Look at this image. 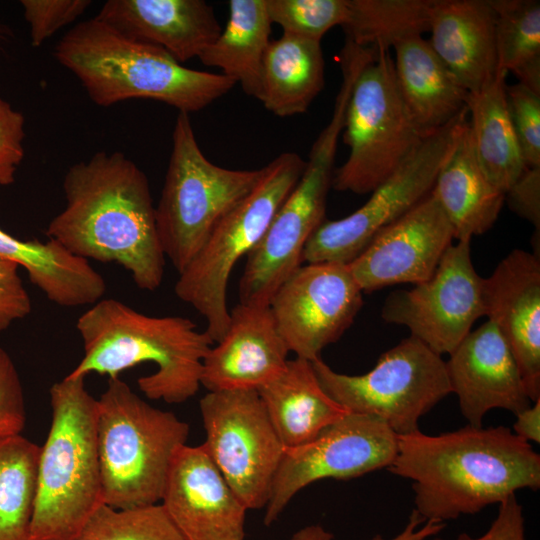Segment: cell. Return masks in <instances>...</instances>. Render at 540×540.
<instances>
[{"mask_svg": "<svg viewBox=\"0 0 540 540\" xmlns=\"http://www.w3.org/2000/svg\"><path fill=\"white\" fill-rule=\"evenodd\" d=\"M25 422L20 376L10 355L0 347V438L19 435Z\"/></svg>", "mask_w": 540, "mask_h": 540, "instance_id": "obj_38", "label": "cell"}, {"mask_svg": "<svg viewBox=\"0 0 540 540\" xmlns=\"http://www.w3.org/2000/svg\"><path fill=\"white\" fill-rule=\"evenodd\" d=\"M305 164L297 153L285 152L264 166L257 185L220 220L200 251L179 273L175 294L203 316L213 343L223 338L229 326L227 287L236 263L261 240L299 181Z\"/></svg>", "mask_w": 540, "mask_h": 540, "instance_id": "obj_8", "label": "cell"}, {"mask_svg": "<svg viewBox=\"0 0 540 540\" xmlns=\"http://www.w3.org/2000/svg\"><path fill=\"white\" fill-rule=\"evenodd\" d=\"M324 87L321 41L288 33L270 41L264 55L259 101L278 117L307 111Z\"/></svg>", "mask_w": 540, "mask_h": 540, "instance_id": "obj_29", "label": "cell"}, {"mask_svg": "<svg viewBox=\"0 0 540 540\" xmlns=\"http://www.w3.org/2000/svg\"><path fill=\"white\" fill-rule=\"evenodd\" d=\"M258 393L285 449L312 441L349 413L321 387L312 363L288 360L284 371Z\"/></svg>", "mask_w": 540, "mask_h": 540, "instance_id": "obj_26", "label": "cell"}, {"mask_svg": "<svg viewBox=\"0 0 540 540\" xmlns=\"http://www.w3.org/2000/svg\"><path fill=\"white\" fill-rule=\"evenodd\" d=\"M456 540H525L523 508L515 494L499 503L497 516L483 535L475 538L464 532Z\"/></svg>", "mask_w": 540, "mask_h": 540, "instance_id": "obj_42", "label": "cell"}, {"mask_svg": "<svg viewBox=\"0 0 540 540\" xmlns=\"http://www.w3.org/2000/svg\"><path fill=\"white\" fill-rule=\"evenodd\" d=\"M509 207L540 228V168H526L518 180L505 193Z\"/></svg>", "mask_w": 540, "mask_h": 540, "instance_id": "obj_41", "label": "cell"}, {"mask_svg": "<svg viewBox=\"0 0 540 540\" xmlns=\"http://www.w3.org/2000/svg\"><path fill=\"white\" fill-rule=\"evenodd\" d=\"M513 433L527 442H540V399L516 414Z\"/></svg>", "mask_w": 540, "mask_h": 540, "instance_id": "obj_44", "label": "cell"}, {"mask_svg": "<svg viewBox=\"0 0 540 540\" xmlns=\"http://www.w3.org/2000/svg\"><path fill=\"white\" fill-rule=\"evenodd\" d=\"M52 420L40 447L31 540H74L101 505L97 399L85 377L66 376L49 391Z\"/></svg>", "mask_w": 540, "mask_h": 540, "instance_id": "obj_5", "label": "cell"}, {"mask_svg": "<svg viewBox=\"0 0 540 540\" xmlns=\"http://www.w3.org/2000/svg\"><path fill=\"white\" fill-rule=\"evenodd\" d=\"M24 116L0 97V186L15 181L24 158Z\"/></svg>", "mask_w": 540, "mask_h": 540, "instance_id": "obj_39", "label": "cell"}, {"mask_svg": "<svg viewBox=\"0 0 540 540\" xmlns=\"http://www.w3.org/2000/svg\"><path fill=\"white\" fill-rule=\"evenodd\" d=\"M453 239V227L430 192L381 229L348 267L363 293L416 285L434 274Z\"/></svg>", "mask_w": 540, "mask_h": 540, "instance_id": "obj_17", "label": "cell"}, {"mask_svg": "<svg viewBox=\"0 0 540 540\" xmlns=\"http://www.w3.org/2000/svg\"><path fill=\"white\" fill-rule=\"evenodd\" d=\"M467 117L466 106L444 127L425 136L358 210L339 220L324 221L308 240L303 262L349 264L381 229L427 196Z\"/></svg>", "mask_w": 540, "mask_h": 540, "instance_id": "obj_12", "label": "cell"}, {"mask_svg": "<svg viewBox=\"0 0 540 540\" xmlns=\"http://www.w3.org/2000/svg\"><path fill=\"white\" fill-rule=\"evenodd\" d=\"M449 356L445 362L451 392L469 425L482 427L492 409L516 415L531 406L517 362L492 321L470 331Z\"/></svg>", "mask_w": 540, "mask_h": 540, "instance_id": "obj_19", "label": "cell"}, {"mask_svg": "<svg viewBox=\"0 0 540 540\" xmlns=\"http://www.w3.org/2000/svg\"><path fill=\"white\" fill-rule=\"evenodd\" d=\"M0 261L24 268L31 283L59 306L93 305L106 291L104 278L88 260L53 239L23 241L0 228Z\"/></svg>", "mask_w": 540, "mask_h": 540, "instance_id": "obj_27", "label": "cell"}, {"mask_svg": "<svg viewBox=\"0 0 540 540\" xmlns=\"http://www.w3.org/2000/svg\"><path fill=\"white\" fill-rule=\"evenodd\" d=\"M74 540H185L161 503L126 509L101 504Z\"/></svg>", "mask_w": 540, "mask_h": 540, "instance_id": "obj_34", "label": "cell"}, {"mask_svg": "<svg viewBox=\"0 0 540 540\" xmlns=\"http://www.w3.org/2000/svg\"><path fill=\"white\" fill-rule=\"evenodd\" d=\"M346 108L335 104L330 121L311 147L303 173L279 207L263 237L246 256L240 303L269 305L274 293L303 263L305 246L325 221L334 160Z\"/></svg>", "mask_w": 540, "mask_h": 540, "instance_id": "obj_10", "label": "cell"}, {"mask_svg": "<svg viewBox=\"0 0 540 540\" xmlns=\"http://www.w3.org/2000/svg\"><path fill=\"white\" fill-rule=\"evenodd\" d=\"M429 32L431 48L468 93L497 73L490 0H433Z\"/></svg>", "mask_w": 540, "mask_h": 540, "instance_id": "obj_23", "label": "cell"}, {"mask_svg": "<svg viewBox=\"0 0 540 540\" xmlns=\"http://www.w3.org/2000/svg\"><path fill=\"white\" fill-rule=\"evenodd\" d=\"M160 502L185 540H244L248 509L203 445L177 451Z\"/></svg>", "mask_w": 540, "mask_h": 540, "instance_id": "obj_18", "label": "cell"}, {"mask_svg": "<svg viewBox=\"0 0 540 540\" xmlns=\"http://www.w3.org/2000/svg\"><path fill=\"white\" fill-rule=\"evenodd\" d=\"M356 79L347 105V160L334 173L341 192L371 193L421 143L423 136L400 96L389 50L376 49Z\"/></svg>", "mask_w": 540, "mask_h": 540, "instance_id": "obj_9", "label": "cell"}, {"mask_svg": "<svg viewBox=\"0 0 540 540\" xmlns=\"http://www.w3.org/2000/svg\"><path fill=\"white\" fill-rule=\"evenodd\" d=\"M506 101L526 168H540V94L517 82L506 86Z\"/></svg>", "mask_w": 540, "mask_h": 540, "instance_id": "obj_36", "label": "cell"}, {"mask_svg": "<svg viewBox=\"0 0 540 540\" xmlns=\"http://www.w3.org/2000/svg\"><path fill=\"white\" fill-rule=\"evenodd\" d=\"M200 411L213 463L248 510L265 507L285 447L258 391L208 392Z\"/></svg>", "mask_w": 540, "mask_h": 540, "instance_id": "obj_13", "label": "cell"}, {"mask_svg": "<svg viewBox=\"0 0 540 540\" xmlns=\"http://www.w3.org/2000/svg\"><path fill=\"white\" fill-rule=\"evenodd\" d=\"M311 363L334 401L350 413L381 418L397 435L420 430V418L452 393L446 362L412 336L384 352L365 374L336 372L321 358Z\"/></svg>", "mask_w": 540, "mask_h": 540, "instance_id": "obj_11", "label": "cell"}, {"mask_svg": "<svg viewBox=\"0 0 540 540\" xmlns=\"http://www.w3.org/2000/svg\"><path fill=\"white\" fill-rule=\"evenodd\" d=\"M288 353L269 305L239 302L225 335L203 359L200 383L208 392L258 390L284 371Z\"/></svg>", "mask_w": 540, "mask_h": 540, "instance_id": "obj_21", "label": "cell"}, {"mask_svg": "<svg viewBox=\"0 0 540 540\" xmlns=\"http://www.w3.org/2000/svg\"><path fill=\"white\" fill-rule=\"evenodd\" d=\"M95 17L164 49L180 64L199 58L222 31L213 7L203 0H109Z\"/></svg>", "mask_w": 540, "mask_h": 540, "instance_id": "obj_22", "label": "cell"}, {"mask_svg": "<svg viewBox=\"0 0 540 540\" xmlns=\"http://www.w3.org/2000/svg\"><path fill=\"white\" fill-rule=\"evenodd\" d=\"M91 3L90 0H22L32 46H41L59 29L74 22Z\"/></svg>", "mask_w": 540, "mask_h": 540, "instance_id": "obj_37", "label": "cell"}, {"mask_svg": "<svg viewBox=\"0 0 540 540\" xmlns=\"http://www.w3.org/2000/svg\"><path fill=\"white\" fill-rule=\"evenodd\" d=\"M290 540H333V535L320 525H310L298 530Z\"/></svg>", "mask_w": 540, "mask_h": 540, "instance_id": "obj_45", "label": "cell"}, {"mask_svg": "<svg viewBox=\"0 0 540 540\" xmlns=\"http://www.w3.org/2000/svg\"><path fill=\"white\" fill-rule=\"evenodd\" d=\"M54 56L102 107L143 98L189 114L236 85L222 73L187 68L164 49L131 38L96 17L71 28L58 41Z\"/></svg>", "mask_w": 540, "mask_h": 540, "instance_id": "obj_3", "label": "cell"}, {"mask_svg": "<svg viewBox=\"0 0 540 540\" xmlns=\"http://www.w3.org/2000/svg\"><path fill=\"white\" fill-rule=\"evenodd\" d=\"M445 527L444 522L433 520L425 521L414 509L408 519L404 529L391 540H426L439 534ZM372 540H384L382 536L376 535ZM434 540H442L435 538Z\"/></svg>", "mask_w": 540, "mask_h": 540, "instance_id": "obj_43", "label": "cell"}, {"mask_svg": "<svg viewBox=\"0 0 540 540\" xmlns=\"http://www.w3.org/2000/svg\"><path fill=\"white\" fill-rule=\"evenodd\" d=\"M431 193L449 219L457 241H471L473 236L485 233L499 216L505 194L490 183L477 162L468 117Z\"/></svg>", "mask_w": 540, "mask_h": 540, "instance_id": "obj_25", "label": "cell"}, {"mask_svg": "<svg viewBox=\"0 0 540 540\" xmlns=\"http://www.w3.org/2000/svg\"><path fill=\"white\" fill-rule=\"evenodd\" d=\"M397 449L398 435L381 418L349 412L307 444L285 449L265 506L264 524L275 522L309 484L327 478L352 479L388 468Z\"/></svg>", "mask_w": 540, "mask_h": 540, "instance_id": "obj_14", "label": "cell"}, {"mask_svg": "<svg viewBox=\"0 0 540 540\" xmlns=\"http://www.w3.org/2000/svg\"><path fill=\"white\" fill-rule=\"evenodd\" d=\"M225 28L199 56L205 66L217 67L259 100L265 52L272 22L266 0H231Z\"/></svg>", "mask_w": 540, "mask_h": 540, "instance_id": "obj_30", "label": "cell"}, {"mask_svg": "<svg viewBox=\"0 0 540 540\" xmlns=\"http://www.w3.org/2000/svg\"><path fill=\"white\" fill-rule=\"evenodd\" d=\"M485 316L499 329L517 362L531 402L540 399V260L510 252L484 278Z\"/></svg>", "mask_w": 540, "mask_h": 540, "instance_id": "obj_20", "label": "cell"}, {"mask_svg": "<svg viewBox=\"0 0 540 540\" xmlns=\"http://www.w3.org/2000/svg\"><path fill=\"white\" fill-rule=\"evenodd\" d=\"M65 206L45 231L80 258L115 263L136 286L162 283L165 256L145 173L121 152L100 151L73 164L63 179Z\"/></svg>", "mask_w": 540, "mask_h": 540, "instance_id": "obj_1", "label": "cell"}, {"mask_svg": "<svg viewBox=\"0 0 540 540\" xmlns=\"http://www.w3.org/2000/svg\"><path fill=\"white\" fill-rule=\"evenodd\" d=\"M506 75L498 69L483 87L469 92L466 101L477 162L490 183L504 194L526 169L508 113Z\"/></svg>", "mask_w": 540, "mask_h": 540, "instance_id": "obj_28", "label": "cell"}, {"mask_svg": "<svg viewBox=\"0 0 540 540\" xmlns=\"http://www.w3.org/2000/svg\"><path fill=\"white\" fill-rule=\"evenodd\" d=\"M433 0H349L342 26L346 39L389 50L399 42L429 32Z\"/></svg>", "mask_w": 540, "mask_h": 540, "instance_id": "obj_32", "label": "cell"}, {"mask_svg": "<svg viewBox=\"0 0 540 540\" xmlns=\"http://www.w3.org/2000/svg\"><path fill=\"white\" fill-rule=\"evenodd\" d=\"M469 240L451 245L434 274L409 290L392 292L382 318L410 330L439 355L450 354L485 316L484 278L473 266Z\"/></svg>", "mask_w": 540, "mask_h": 540, "instance_id": "obj_15", "label": "cell"}, {"mask_svg": "<svg viewBox=\"0 0 540 540\" xmlns=\"http://www.w3.org/2000/svg\"><path fill=\"white\" fill-rule=\"evenodd\" d=\"M76 329L84 355L68 376L116 378L152 362L157 370L140 377L138 387L147 398L167 403H182L197 393L203 359L213 344L189 318L149 316L113 298L93 304L78 318Z\"/></svg>", "mask_w": 540, "mask_h": 540, "instance_id": "obj_4", "label": "cell"}, {"mask_svg": "<svg viewBox=\"0 0 540 540\" xmlns=\"http://www.w3.org/2000/svg\"><path fill=\"white\" fill-rule=\"evenodd\" d=\"M387 469L412 481L415 510L425 521L445 523L540 487L539 454L505 426L398 435Z\"/></svg>", "mask_w": 540, "mask_h": 540, "instance_id": "obj_2", "label": "cell"}, {"mask_svg": "<svg viewBox=\"0 0 540 540\" xmlns=\"http://www.w3.org/2000/svg\"><path fill=\"white\" fill-rule=\"evenodd\" d=\"M272 24L283 33L321 41L326 32L343 26L349 0H266Z\"/></svg>", "mask_w": 540, "mask_h": 540, "instance_id": "obj_35", "label": "cell"}, {"mask_svg": "<svg viewBox=\"0 0 540 540\" xmlns=\"http://www.w3.org/2000/svg\"><path fill=\"white\" fill-rule=\"evenodd\" d=\"M498 68L540 94V2L490 0Z\"/></svg>", "mask_w": 540, "mask_h": 540, "instance_id": "obj_33", "label": "cell"}, {"mask_svg": "<svg viewBox=\"0 0 540 540\" xmlns=\"http://www.w3.org/2000/svg\"><path fill=\"white\" fill-rule=\"evenodd\" d=\"M363 292L348 264L301 265L274 293L269 307L289 352L313 362L353 324Z\"/></svg>", "mask_w": 540, "mask_h": 540, "instance_id": "obj_16", "label": "cell"}, {"mask_svg": "<svg viewBox=\"0 0 540 540\" xmlns=\"http://www.w3.org/2000/svg\"><path fill=\"white\" fill-rule=\"evenodd\" d=\"M263 167L235 170L218 166L201 151L189 114L179 112L159 203L158 239L181 273L203 247L220 220L257 185Z\"/></svg>", "mask_w": 540, "mask_h": 540, "instance_id": "obj_7", "label": "cell"}, {"mask_svg": "<svg viewBox=\"0 0 540 540\" xmlns=\"http://www.w3.org/2000/svg\"><path fill=\"white\" fill-rule=\"evenodd\" d=\"M18 268L16 263L0 261V332L27 317L32 310L31 299Z\"/></svg>", "mask_w": 540, "mask_h": 540, "instance_id": "obj_40", "label": "cell"}, {"mask_svg": "<svg viewBox=\"0 0 540 540\" xmlns=\"http://www.w3.org/2000/svg\"><path fill=\"white\" fill-rule=\"evenodd\" d=\"M394 73L400 96L423 136L444 127L464 108L468 92L423 36L393 47Z\"/></svg>", "mask_w": 540, "mask_h": 540, "instance_id": "obj_24", "label": "cell"}, {"mask_svg": "<svg viewBox=\"0 0 540 540\" xmlns=\"http://www.w3.org/2000/svg\"><path fill=\"white\" fill-rule=\"evenodd\" d=\"M103 501L116 509L161 501L173 458L189 435L174 413L140 398L119 377L97 399Z\"/></svg>", "mask_w": 540, "mask_h": 540, "instance_id": "obj_6", "label": "cell"}, {"mask_svg": "<svg viewBox=\"0 0 540 540\" xmlns=\"http://www.w3.org/2000/svg\"><path fill=\"white\" fill-rule=\"evenodd\" d=\"M39 455L21 434L0 438V540H31Z\"/></svg>", "mask_w": 540, "mask_h": 540, "instance_id": "obj_31", "label": "cell"}]
</instances>
